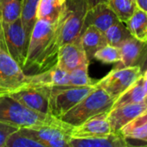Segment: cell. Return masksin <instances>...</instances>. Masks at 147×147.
Instances as JSON below:
<instances>
[{
    "instance_id": "cell-1",
    "label": "cell",
    "mask_w": 147,
    "mask_h": 147,
    "mask_svg": "<svg viewBox=\"0 0 147 147\" xmlns=\"http://www.w3.org/2000/svg\"><path fill=\"white\" fill-rule=\"evenodd\" d=\"M59 45L56 24L37 20L30 34L23 71L35 69L38 72L57 64Z\"/></svg>"
},
{
    "instance_id": "cell-2",
    "label": "cell",
    "mask_w": 147,
    "mask_h": 147,
    "mask_svg": "<svg viewBox=\"0 0 147 147\" xmlns=\"http://www.w3.org/2000/svg\"><path fill=\"white\" fill-rule=\"evenodd\" d=\"M115 102V99L107 93L102 88L96 85L84 99L76 104L60 119L73 126H78L89 118L99 114L109 112Z\"/></svg>"
},
{
    "instance_id": "cell-3",
    "label": "cell",
    "mask_w": 147,
    "mask_h": 147,
    "mask_svg": "<svg viewBox=\"0 0 147 147\" xmlns=\"http://www.w3.org/2000/svg\"><path fill=\"white\" fill-rule=\"evenodd\" d=\"M56 117L33 111L13 97L0 96V121L17 128H30L53 121Z\"/></svg>"
},
{
    "instance_id": "cell-4",
    "label": "cell",
    "mask_w": 147,
    "mask_h": 147,
    "mask_svg": "<svg viewBox=\"0 0 147 147\" xmlns=\"http://www.w3.org/2000/svg\"><path fill=\"white\" fill-rule=\"evenodd\" d=\"M87 11L86 0H66L65 10L56 23V34L60 47L81 36Z\"/></svg>"
},
{
    "instance_id": "cell-5",
    "label": "cell",
    "mask_w": 147,
    "mask_h": 147,
    "mask_svg": "<svg viewBox=\"0 0 147 147\" xmlns=\"http://www.w3.org/2000/svg\"><path fill=\"white\" fill-rule=\"evenodd\" d=\"M95 87L96 83L93 85L81 87L62 85L49 88L51 115L60 119L84 99Z\"/></svg>"
},
{
    "instance_id": "cell-6",
    "label": "cell",
    "mask_w": 147,
    "mask_h": 147,
    "mask_svg": "<svg viewBox=\"0 0 147 147\" xmlns=\"http://www.w3.org/2000/svg\"><path fill=\"white\" fill-rule=\"evenodd\" d=\"M73 126L56 118L53 121L30 128H24L45 147H69Z\"/></svg>"
},
{
    "instance_id": "cell-7",
    "label": "cell",
    "mask_w": 147,
    "mask_h": 147,
    "mask_svg": "<svg viewBox=\"0 0 147 147\" xmlns=\"http://www.w3.org/2000/svg\"><path fill=\"white\" fill-rule=\"evenodd\" d=\"M3 40L7 53L20 65L22 68L26 61L29 40L22 25L21 19L12 22L2 23Z\"/></svg>"
},
{
    "instance_id": "cell-8",
    "label": "cell",
    "mask_w": 147,
    "mask_h": 147,
    "mask_svg": "<svg viewBox=\"0 0 147 147\" xmlns=\"http://www.w3.org/2000/svg\"><path fill=\"white\" fill-rule=\"evenodd\" d=\"M140 77H142V72L138 65L120 69L113 68L107 76L96 81V85L116 100Z\"/></svg>"
},
{
    "instance_id": "cell-9",
    "label": "cell",
    "mask_w": 147,
    "mask_h": 147,
    "mask_svg": "<svg viewBox=\"0 0 147 147\" xmlns=\"http://www.w3.org/2000/svg\"><path fill=\"white\" fill-rule=\"evenodd\" d=\"M25 78L26 75L20 65L0 47V96L21 88Z\"/></svg>"
},
{
    "instance_id": "cell-10",
    "label": "cell",
    "mask_w": 147,
    "mask_h": 147,
    "mask_svg": "<svg viewBox=\"0 0 147 147\" xmlns=\"http://www.w3.org/2000/svg\"><path fill=\"white\" fill-rule=\"evenodd\" d=\"M8 96L33 111L51 115L49 88L23 87L8 94Z\"/></svg>"
},
{
    "instance_id": "cell-11",
    "label": "cell",
    "mask_w": 147,
    "mask_h": 147,
    "mask_svg": "<svg viewBox=\"0 0 147 147\" xmlns=\"http://www.w3.org/2000/svg\"><path fill=\"white\" fill-rule=\"evenodd\" d=\"M89 63L81 43V36L59 48L57 65L68 72L83 65H89Z\"/></svg>"
},
{
    "instance_id": "cell-12",
    "label": "cell",
    "mask_w": 147,
    "mask_h": 147,
    "mask_svg": "<svg viewBox=\"0 0 147 147\" xmlns=\"http://www.w3.org/2000/svg\"><path fill=\"white\" fill-rule=\"evenodd\" d=\"M62 85H68V72L56 64L51 68L36 74L26 75L24 84L21 88H51Z\"/></svg>"
},
{
    "instance_id": "cell-13",
    "label": "cell",
    "mask_w": 147,
    "mask_h": 147,
    "mask_svg": "<svg viewBox=\"0 0 147 147\" xmlns=\"http://www.w3.org/2000/svg\"><path fill=\"white\" fill-rule=\"evenodd\" d=\"M119 21L120 19L108 6L107 3H101L88 9L85 16L81 33L88 26L91 25L96 27L98 29L105 33V31L109 27L118 22Z\"/></svg>"
},
{
    "instance_id": "cell-14",
    "label": "cell",
    "mask_w": 147,
    "mask_h": 147,
    "mask_svg": "<svg viewBox=\"0 0 147 147\" xmlns=\"http://www.w3.org/2000/svg\"><path fill=\"white\" fill-rule=\"evenodd\" d=\"M107 114L108 112L99 114L81 124L74 127L72 129V137L86 138L110 134L113 131L107 119Z\"/></svg>"
},
{
    "instance_id": "cell-15",
    "label": "cell",
    "mask_w": 147,
    "mask_h": 147,
    "mask_svg": "<svg viewBox=\"0 0 147 147\" xmlns=\"http://www.w3.org/2000/svg\"><path fill=\"white\" fill-rule=\"evenodd\" d=\"M145 111H147V106L144 102L127 104L112 109L107 114V119L112 131L119 133L125 125Z\"/></svg>"
},
{
    "instance_id": "cell-16",
    "label": "cell",
    "mask_w": 147,
    "mask_h": 147,
    "mask_svg": "<svg viewBox=\"0 0 147 147\" xmlns=\"http://www.w3.org/2000/svg\"><path fill=\"white\" fill-rule=\"evenodd\" d=\"M130 145L120 133H111L105 136L70 139L69 147H127Z\"/></svg>"
},
{
    "instance_id": "cell-17",
    "label": "cell",
    "mask_w": 147,
    "mask_h": 147,
    "mask_svg": "<svg viewBox=\"0 0 147 147\" xmlns=\"http://www.w3.org/2000/svg\"><path fill=\"white\" fill-rule=\"evenodd\" d=\"M145 47L146 42L141 41L133 36L126 40L119 47L120 51V60L116 63L114 68L120 69L137 65Z\"/></svg>"
},
{
    "instance_id": "cell-18",
    "label": "cell",
    "mask_w": 147,
    "mask_h": 147,
    "mask_svg": "<svg viewBox=\"0 0 147 147\" xmlns=\"http://www.w3.org/2000/svg\"><path fill=\"white\" fill-rule=\"evenodd\" d=\"M81 43L89 61L94 59L95 53L107 45L105 34L96 27L88 26L81 34Z\"/></svg>"
},
{
    "instance_id": "cell-19",
    "label": "cell",
    "mask_w": 147,
    "mask_h": 147,
    "mask_svg": "<svg viewBox=\"0 0 147 147\" xmlns=\"http://www.w3.org/2000/svg\"><path fill=\"white\" fill-rule=\"evenodd\" d=\"M66 7V0H39L36 17L56 24L61 19Z\"/></svg>"
},
{
    "instance_id": "cell-20",
    "label": "cell",
    "mask_w": 147,
    "mask_h": 147,
    "mask_svg": "<svg viewBox=\"0 0 147 147\" xmlns=\"http://www.w3.org/2000/svg\"><path fill=\"white\" fill-rule=\"evenodd\" d=\"M119 133L126 140H137L147 143V111L125 125Z\"/></svg>"
},
{
    "instance_id": "cell-21",
    "label": "cell",
    "mask_w": 147,
    "mask_h": 147,
    "mask_svg": "<svg viewBox=\"0 0 147 147\" xmlns=\"http://www.w3.org/2000/svg\"><path fill=\"white\" fill-rule=\"evenodd\" d=\"M143 77H140L135 83H133L127 90H126L114 102L113 108L120 107L127 104H135L144 102L146 93L143 88Z\"/></svg>"
},
{
    "instance_id": "cell-22",
    "label": "cell",
    "mask_w": 147,
    "mask_h": 147,
    "mask_svg": "<svg viewBox=\"0 0 147 147\" xmlns=\"http://www.w3.org/2000/svg\"><path fill=\"white\" fill-rule=\"evenodd\" d=\"M131 34L136 39L147 41V11L136 7L130 19L126 22Z\"/></svg>"
},
{
    "instance_id": "cell-23",
    "label": "cell",
    "mask_w": 147,
    "mask_h": 147,
    "mask_svg": "<svg viewBox=\"0 0 147 147\" xmlns=\"http://www.w3.org/2000/svg\"><path fill=\"white\" fill-rule=\"evenodd\" d=\"M39 0H21V15L20 19L22 25L29 39L32 29L37 21L36 11Z\"/></svg>"
},
{
    "instance_id": "cell-24",
    "label": "cell",
    "mask_w": 147,
    "mask_h": 147,
    "mask_svg": "<svg viewBox=\"0 0 147 147\" xmlns=\"http://www.w3.org/2000/svg\"><path fill=\"white\" fill-rule=\"evenodd\" d=\"M5 147H45V146L28 134L24 128H18L8 136Z\"/></svg>"
},
{
    "instance_id": "cell-25",
    "label": "cell",
    "mask_w": 147,
    "mask_h": 147,
    "mask_svg": "<svg viewBox=\"0 0 147 147\" xmlns=\"http://www.w3.org/2000/svg\"><path fill=\"white\" fill-rule=\"evenodd\" d=\"M104 34L107 44L116 47H120L126 40L133 36L127 27L121 21H119L109 27Z\"/></svg>"
},
{
    "instance_id": "cell-26",
    "label": "cell",
    "mask_w": 147,
    "mask_h": 147,
    "mask_svg": "<svg viewBox=\"0 0 147 147\" xmlns=\"http://www.w3.org/2000/svg\"><path fill=\"white\" fill-rule=\"evenodd\" d=\"M107 4L124 23L130 19L137 7L136 3L131 0H108Z\"/></svg>"
},
{
    "instance_id": "cell-27",
    "label": "cell",
    "mask_w": 147,
    "mask_h": 147,
    "mask_svg": "<svg viewBox=\"0 0 147 147\" xmlns=\"http://www.w3.org/2000/svg\"><path fill=\"white\" fill-rule=\"evenodd\" d=\"M21 0H0L2 23L12 22L20 18Z\"/></svg>"
},
{
    "instance_id": "cell-28",
    "label": "cell",
    "mask_w": 147,
    "mask_h": 147,
    "mask_svg": "<svg viewBox=\"0 0 147 147\" xmlns=\"http://www.w3.org/2000/svg\"><path fill=\"white\" fill-rule=\"evenodd\" d=\"M96 81H93L88 76V65H83L74 69L68 72V85L75 87H81L95 84Z\"/></svg>"
},
{
    "instance_id": "cell-29",
    "label": "cell",
    "mask_w": 147,
    "mask_h": 147,
    "mask_svg": "<svg viewBox=\"0 0 147 147\" xmlns=\"http://www.w3.org/2000/svg\"><path fill=\"white\" fill-rule=\"evenodd\" d=\"M94 59L104 64H116L120 60V48L107 44L95 53Z\"/></svg>"
},
{
    "instance_id": "cell-30",
    "label": "cell",
    "mask_w": 147,
    "mask_h": 147,
    "mask_svg": "<svg viewBox=\"0 0 147 147\" xmlns=\"http://www.w3.org/2000/svg\"><path fill=\"white\" fill-rule=\"evenodd\" d=\"M17 129L16 127L0 121V147H5V141L8 136Z\"/></svg>"
},
{
    "instance_id": "cell-31",
    "label": "cell",
    "mask_w": 147,
    "mask_h": 147,
    "mask_svg": "<svg viewBox=\"0 0 147 147\" xmlns=\"http://www.w3.org/2000/svg\"><path fill=\"white\" fill-rule=\"evenodd\" d=\"M139 67V69H140V71H141V72H142V74H143V72L144 71H146L147 70V45L146 43V47H145V49H144V51H143V53H142V55H141V57H140V59H139V63H138V65H137Z\"/></svg>"
},
{
    "instance_id": "cell-32",
    "label": "cell",
    "mask_w": 147,
    "mask_h": 147,
    "mask_svg": "<svg viewBox=\"0 0 147 147\" xmlns=\"http://www.w3.org/2000/svg\"><path fill=\"white\" fill-rule=\"evenodd\" d=\"M87 1V4H88V9L93 8L94 6L101 3H107L108 0H86Z\"/></svg>"
},
{
    "instance_id": "cell-33",
    "label": "cell",
    "mask_w": 147,
    "mask_h": 147,
    "mask_svg": "<svg viewBox=\"0 0 147 147\" xmlns=\"http://www.w3.org/2000/svg\"><path fill=\"white\" fill-rule=\"evenodd\" d=\"M137 7H139V9L147 11V0H135Z\"/></svg>"
},
{
    "instance_id": "cell-34",
    "label": "cell",
    "mask_w": 147,
    "mask_h": 147,
    "mask_svg": "<svg viewBox=\"0 0 147 147\" xmlns=\"http://www.w3.org/2000/svg\"><path fill=\"white\" fill-rule=\"evenodd\" d=\"M0 47H1L2 48H3L4 50H6V47H5V43H4V40H3V26H2V20H1V16H0Z\"/></svg>"
},
{
    "instance_id": "cell-35",
    "label": "cell",
    "mask_w": 147,
    "mask_h": 147,
    "mask_svg": "<svg viewBox=\"0 0 147 147\" xmlns=\"http://www.w3.org/2000/svg\"><path fill=\"white\" fill-rule=\"evenodd\" d=\"M143 88H144V91L146 93V96L147 95V79H144L143 82Z\"/></svg>"
},
{
    "instance_id": "cell-36",
    "label": "cell",
    "mask_w": 147,
    "mask_h": 147,
    "mask_svg": "<svg viewBox=\"0 0 147 147\" xmlns=\"http://www.w3.org/2000/svg\"><path fill=\"white\" fill-rule=\"evenodd\" d=\"M142 77H143V78H144V79H147V70L146 71H144V72H143Z\"/></svg>"
},
{
    "instance_id": "cell-37",
    "label": "cell",
    "mask_w": 147,
    "mask_h": 147,
    "mask_svg": "<svg viewBox=\"0 0 147 147\" xmlns=\"http://www.w3.org/2000/svg\"><path fill=\"white\" fill-rule=\"evenodd\" d=\"M144 103L146 104L147 106V95L146 96V97H145V99H144Z\"/></svg>"
},
{
    "instance_id": "cell-38",
    "label": "cell",
    "mask_w": 147,
    "mask_h": 147,
    "mask_svg": "<svg viewBox=\"0 0 147 147\" xmlns=\"http://www.w3.org/2000/svg\"><path fill=\"white\" fill-rule=\"evenodd\" d=\"M131 1H133V2H135V0H131ZM136 3V2H135Z\"/></svg>"
},
{
    "instance_id": "cell-39",
    "label": "cell",
    "mask_w": 147,
    "mask_h": 147,
    "mask_svg": "<svg viewBox=\"0 0 147 147\" xmlns=\"http://www.w3.org/2000/svg\"><path fill=\"white\" fill-rule=\"evenodd\" d=\"M146 45H147V41H146Z\"/></svg>"
},
{
    "instance_id": "cell-40",
    "label": "cell",
    "mask_w": 147,
    "mask_h": 147,
    "mask_svg": "<svg viewBox=\"0 0 147 147\" xmlns=\"http://www.w3.org/2000/svg\"><path fill=\"white\" fill-rule=\"evenodd\" d=\"M146 146H147V145H146Z\"/></svg>"
}]
</instances>
